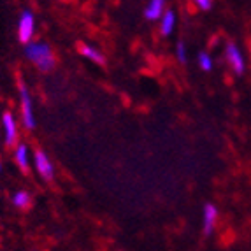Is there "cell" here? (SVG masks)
<instances>
[{"instance_id": "52a82bcc", "label": "cell", "mask_w": 251, "mask_h": 251, "mask_svg": "<svg viewBox=\"0 0 251 251\" xmlns=\"http://www.w3.org/2000/svg\"><path fill=\"white\" fill-rule=\"evenodd\" d=\"M218 222V209L214 204H205L204 207V222H202V230L205 235H211Z\"/></svg>"}, {"instance_id": "8fae6325", "label": "cell", "mask_w": 251, "mask_h": 251, "mask_svg": "<svg viewBox=\"0 0 251 251\" xmlns=\"http://www.w3.org/2000/svg\"><path fill=\"white\" fill-rule=\"evenodd\" d=\"M14 160H16L18 167L21 171L28 172V148H26V144H16V148H14Z\"/></svg>"}, {"instance_id": "3957f363", "label": "cell", "mask_w": 251, "mask_h": 251, "mask_svg": "<svg viewBox=\"0 0 251 251\" xmlns=\"http://www.w3.org/2000/svg\"><path fill=\"white\" fill-rule=\"evenodd\" d=\"M35 34V16L32 11H23L18 20V39L23 44H30Z\"/></svg>"}, {"instance_id": "9c48e42d", "label": "cell", "mask_w": 251, "mask_h": 251, "mask_svg": "<svg viewBox=\"0 0 251 251\" xmlns=\"http://www.w3.org/2000/svg\"><path fill=\"white\" fill-rule=\"evenodd\" d=\"M174 26H176V13L172 9H169L163 13L162 20H160V34L163 37H169L174 32Z\"/></svg>"}, {"instance_id": "2e32d148", "label": "cell", "mask_w": 251, "mask_h": 251, "mask_svg": "<svg viewBox=\"0 0 251 251\" xmlns=\"http://www.w3.org/2000/svg\"><path fill=\"white\" fill-rule=\"evenodd\" d=\"M0 171H2V163H0Z\"/></svg>"}, {"instance_id": "e0dca14e", "label": "cell", "mask_w": 251, "mask_h": 251, "mask_svg": "<svg viewBox=\"0 0 251 251\" xmlns=\"http://www.w3.org/2000/svg\"><path fill=\"white\" fill-rule=\"evenodd\" d=\"M250 51H251V42H250Z\"/></svg>"}, {"instance_id": "4fadbf2b", "label": "cell", "mask_w": 251, "mask_h": 251, "mask_svg": "<svg viewBox=\"0 0 251 251\" xmlns=\"http://www.w3.org/2000/svg\"><path fill=\"white\" fill-rule=\"evenodd\" d=\"M197 62H199V67H201L202 71L209 72L211 69H213V58H211L207 53H199Z\"/></svg>"}, {"instance_id": "6da1fadb", "label": "cell", "mask_w": 251, "mask_h": 251, "mask_svg": "<svg viewBox=\"0 0 251 251\" xmlns=\"http://www.w3.org/2000/svg\"><path fill=\"white\" fill-rule=\"evenodd\" d=\"M25 54L30 62L34 63L35 67L41 72H50L56 65V58L48 42L42 41H32L30 44L25 46Z\"/></svg>"}, {"instance_id": "ba28073f", "label": "cell", "mask_w": 251, "mask_h": 251, "mask_svg": "<svg viewBox=\"0 0 251 251\" xmlns=\"http://www.w3.org/2000/svg\"><path fill=\"white\" fill-rule=\"evenodd\" d=\"M163 13H165V2L163 0H151L144 9V18L148 21H156L162 20Z\"/></svg>"}, {"instance_id": "5b68a950", "label": "cell", "mask_w": 251, "mask_h": 251, "mask_svg": "<svg viewBox=\"0 0 251 251\" xmlns=\"http://www.w3.org/2000/svg\"><path fill=\"white\" fill-rule=\"evenodd\" d=\"M34 165L35 171L39 172V176L42 177L44 181H51L54 177V167L51 160L48 158V155L42 150H37L34 155Z\"/></svg>"}, {"instance_id": "7c38bea8", "label": "cell", "mask_w": 251, "mask_h": 251, "mask_svg": "<svg viewBox=\"0 0 251 251\" xmlns=\"http://www.w3.org/2000/svg\"><path fill=\"white\" fill-rule=\"evenodd\" d=\"M30 202H32V197H30V193L25 192V190H21V192L14 193L13 204L16 205V207H20V209H25V207H28Z\"/></svg>"}, {"instance_id": "30bf717a", "label": "cell", "mask_w": 251, "mask_h": 251, "mask_svg": "<svg viewBox=\"0 0 251 251\" xmlns=\"http://www.w3.org/2000/svg\"><path fill=\"white\" fill-rule=\"evenodd\" d=\"M79 51L84 58H88L90 62L97 63V65H102V67L105 65V56L97 48L90 46V44H83V46H79Z\"/></svg>"}, {"instance_id": "9a60e30c", "label": "cell", "mask_w": 251, "mask_h": 251, "mask_svg": "<svg viewBox=\"0 0 251 251\" xmlns=\"http://www.w3.org/2000/svg\"><path fill=\"white\" fill-rule=\"evenodd\" d=\"M213 5L214 4L211 2V0H197V2H195V7L201 9V11H211Z\"/></svg>"}, {"instance_id": "8992f818", "label": "cell", "mask_w": 251, "mask_h": 251, "mask_svg": "<svg viewBox=\"0 0 251 251\" xmlns=\"http://www.w3.org/2000/svg\"><path fill=\"white\" fill-rule=\"evenodd\" d=\"M2 126H4V143L9 148H16L18 141V123L11 113L2 114Z\"/></svg>"}, {"instance_id": "5bb4252c", "label": "cell", "mask_w": 251, "mask_h": 251, "mask_svg": "<svg viewBox=\"0 0 251 251\" xmlns=\"http://www.w3.org/2000/svg\"><path fill=\"white\" fill-rule=\"evenodd\" d=\"M176 54H177V60H179V63H186L188 62V54H186V46H184V42L179 41L176 46Z\"/></svg>"}, {"instance_id": "277c9868", "label": "cell", "mask_w": 251, "mask_h": 251, "mask_svg": "<svg viewBox=\"0 0 251 251\" xmlns=\"http://www.w3.org/2000/svg\"><path fill=\"white\" fill-rule=\"evenodd\" d=\"M225 56L228 65L232 67V71L237 75H243L244 71H246V62H244V56L241 53V50L237 48V44L234 42H228L225 46Z\"/></svg>"}, {"instance_id": "7a4b0ae2", "label": "cell", "mask_w": 251, "mask_h": 251, "mask_svg": "<svg viewBox=\"0 0 251 251\" xmlns=\"http://www.w3.org/2000/svg\"><path fill=\"white\" fill-rule=\"evenodd\" d=\"M20 104H21V120H23V126L26 130L35 128V116H34V107H32V97H30L28 88L25 86L23 81H20Z\"/></svg>"}]
</instances>
